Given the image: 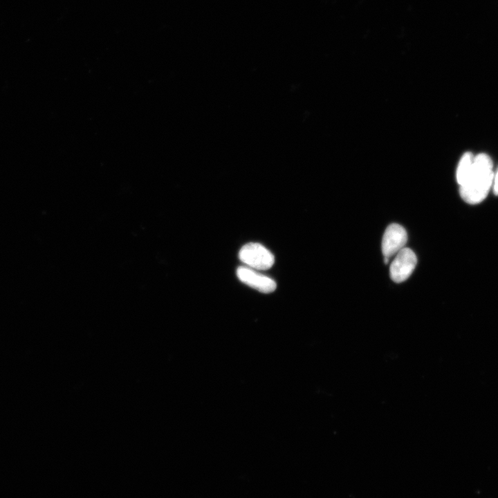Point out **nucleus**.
Instances as JSON below:
<instances>
[{
  "label": "nucleus",
  "mask_w": 498,
  "mask_h": 498,
  "mask_svg": "<svg viewBox=\"0 0 498 498\" xmlns=\"http://www.w3.org/2000/svg\"><path fill=\"white\" fill-rule=\"evenodd\" d=\"M492 161L486 154L474 156L471 170L464 182L459 185L461 198L469 204L481 203L492 186L494 172Z\"/></svg>",
  "instance_id": "nucleus-1"
},
{
  "label": "nucleus",
  "mask_w": 498,
  "mask_h": 498,
  "mask_svg": "<svg viewBox=\"0 0 498 498\" xmlns=\"http://www.w3.org/2000/svg\"><path fill=\"white\" fill-rule=\"evenodd\" d=\"M240 260L255 270H267L275 261L273 255L264 246L258 243H248L244 245L239 252Z\"/></svg>",
  "instance_id": "nucleus-2"
},
{
  "label": "nucleus",
  "mask_w": 498,
  "mask_h": 498,
  "mask_svg": "<svg viewBox=\"0 0 498 498\" xmlns=\"http://www.w3.org/2000/svg\"><path fill=\"white\" fill-rule=\"evenodd\" d=\"M417 263L415 253L408 248H403L396 255L391 263L389 274L391 279L396 283L405 281L414 271Z\"/></svg>",
  "instance_id": "nucleus-3"
},
{
  "label": "nucleus",
  "mask_w": 498,
  "mask_h": 498,
  "mask_svg": "<svg viewBox=\"0 0 498 498\" xmlns=\"http://www.w3.org/2000/svg\"><path fill=\"white\" fill-rule=\"evenodd\" d=\"M407 234L399 224L392 223L385 230L382 240V252L384 257L390 258L405 248Z\"/></svg>",
  "instance_id": "nucleus-4"
},
{
  "label": "nucleus",
  "mask_w": 498,
  "mask_h": 498,
  "mask_svg": "<svg viewBox=\"0 0 498 498\" xmlns=\"http://www.w3.org/2000/svg\"><path fill=\"white\" fill-rule=\"evenodd\" d=\"M237 275L241 282L261 293H271L276 288V283L273 279L251 268L240 266L237 270Z\"/></svg>",
  "instance_id": "nucleus-5"
},
{
  "label": "nucleus",
  "mask_w": 498,
  "mask_h": 498,
  "mask_svg": "<svg viewBox=\"0 0 498 498\" xmlns=\"http://www.w3.org/2000/svg\"><path fill=\"white\" fill-rule=\"evenodd\" d=\"M473 154L471 152H465L460 159L459 163L456 169V181L459 185H461L468 175L469 174L474 160Z\"/></svg>",
  "instance_id": "nucleus-6"
},
{
  "label": "nucleus",
  "mask_w": 498,
  "mask_h": 498,
  "mask_svg": "<svg viewBox=\"0 0 498 498\" xmlns=\"http://www.w3.org/2000/svg\"><path fill=\"white\" fill-rule=\"evenodd\" d=\"M492 187L493 188L494 194L496 196H498V167H497L495 173H494Z\"/></svg>",
  "instance_id": "nucleus-7"
},
{
  "label": "nucleus",
  "mask_w": 498,
  "mask_h": 498,
  "mask_svg": "<svg viewBox=\"0 0 498 498\" xmlns=\"http://www.w3.org/2000/svg\"><path fill=\"white\" fill-rule=\"evenodd\" d=\"M389 258L387 257H384V262L385 264H387L389 262Z\"/></svg>",
  "instance_id": "nucleus-8"
}]
</instances>
